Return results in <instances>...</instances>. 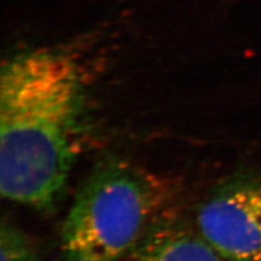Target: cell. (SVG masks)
<instances>
[{"mask_svg":"<svg viewBox=\"0 0 261 261\" xmlns=\"http://www.w3.org/2000/svg\"><path fill=\"white\" fill-rule=\"evenodd\" d=\"M79 79L60 55L33 53L8 63L0 92V193L42 214L67 194L76 158Z\"/></svg>","mask_w":261,"mask_h":261,"instance_id":"1","label":"cell"},{"mask_svg":"<svg viewBox=\"0 0 261 261\" xmlns=\"http://www.w3.org/2000/svg\"><path fill=\"white\" fill-rule=\"evenodd\" d=\"M0 261H39L29 235L7 219L0 224Z\"/></svg>","mask_w":261,"mask_h":261,"instance_id":"5","label":"cell"},{"mask_svg":"<svg viewBox=\"0 0 261 261\" xmlns=\"http://www.w3.org/2000/svg\"><path fill=\"white\" fill-rule=\"evenodd\" d=\"M119 261H222L193 223L170 210Z\"/></svg>","mask_w":261,"mask_h":261,"instance_id":"4","label":"cell"},{"mask_svg":"<svg viewBox=\"0 0 261 261\" xmlns=\"http://www.w3.org/2000/svg\"><path fill=\"white\" fill-rule=\"evenodd\" d=\"M193 223L222 261H261V174L225 177L199 203Z\"/></svg>","mask_w":261,"mask_h":261,"instance_id":"3","label":"cell"},{"mask_svg":"<svg viewBox=\"0 0 261 261\" xmlns=\"http://www.w3.org/2000/svg\"><path fill=\"white\" fill-rule=\"evenodd\" d=\"M173 191L157 174L119 159L96 166L61 231L63 261H119L169 208Z\"/></svg>","mask_w":261,"mask_h":261,"instance_id":"2","label":"cell"}]
</instances>
